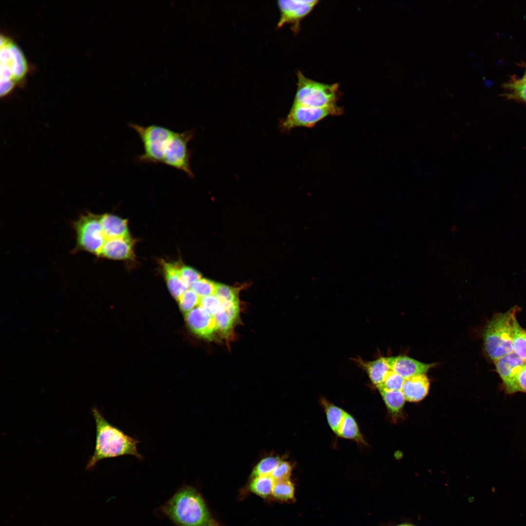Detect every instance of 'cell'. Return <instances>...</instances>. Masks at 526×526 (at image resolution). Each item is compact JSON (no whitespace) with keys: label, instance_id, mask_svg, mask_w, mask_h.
I'll list each match as a JSON object with an SVG mask.
<instances>
[{"label":"cell","instance_id":"cell-1","mask_svg":"<svg viewBox=\"0 0 526 526\" xmlns=\"http://www.w3.org/2000/svg\"><path fill=\"white\" fill-rule=\"evenodd\" d=\"M91 413L95 421V439L93 453L87 463V470L93 469L100 461L108 458L129 455L139 461L144 459L137 449L140 442L137 438L110 423L96 406L91 408Z\"/></svg>","mask_w":526,"mask_h":526},{"label":"cell","instance_id":"cell-2","mask_svg":"<svg viewBox=\"0 0 526 526\" xmlns=\"http://www.w3.org/2000/svg\"><path fill=\"white\" fill-rule=\"evenodd\" d=\"M160 511L176 526H219L200 493L190 486L179 488Z\"/></svg>","mask_w":526,"mask_h":526},{"label":"cell","instance_id":"cell-3","mask_svg":"<svg viewBox=\"0 0 526 526\" xmlns=\"http://www.w3.org/2000/svg\"><path fill=\"white\" fill-rule=\"evenodd\" d=\"M514 306L504 313H497L486 325L483 334L484 349L493 362L513 352V338L516 314Z\"/></svg>","mask_w":526,"mask_h":526},{"label":"cell","instance_id":"cell-4","mask_svg":"<svg viewBox=\"0 0 526 526\" xmlns=\"http://www.w3.org/2000/svg\"><path fill=\"white\" fill-rule=\"evenodd\" d=\"M0 55V95L2 97L23 82L29 71V65L19 46L5 35L1 36Z\"/></svg>","mask_w":526,"mask_h":526},{"label":"cell","instance_id":"cell-5","mask_svg":"<svg viewBox=\"0 0 526 526\" xmlns=\"http://www.w3.org/2000/svg\"><path fill=\"white\" fill-rule=\"evenodd\" d=\"M128 125L137 133L143 147V152L136 157V161L141 164H162L169 142L176 132L156 124L143 126L130 122Z\"/></svg>","mask_w":526,"mask_h":526},{"label":"cell","instance_id":"cell-6","mask_svg":"<svg viewBox=\"0 0 526 526\" xmlns=\"http://www.w3.org/2000/svg\"><path fill=\"white\" fill-rule=\"evenodd\" d=\"M297 76V90L293 105L316 108L337 106L340 94L338 83L329 84L313 80L300 71H298Z\"/></svg>","mask_w":526,"mask_h":526},{"label":"cell","instance_id":"cell-7","mask_svg":"<svg viewBox=\"0 0 526 526\" xmlns=\"http://www.w3.org/2000/svg\"><path fill=\"white\" fill-rule=\"evenodd\" d=\"M76 243L75 252L85 251L98 257L105 241L99 215L87 212L73 222Z\"/></svg>","mask_w":526,"mask_h":526},{"label":"cell","instance_id":"cell-8","mask_svg":"<svg viewBox=\"0 0 526 526\" xmlns=\"http://www.w3.org/2000/svg\"><path fill=\"white\" fill-rule=\"evenodd\" d=\"M342 113V108L338 105L316 108L292 105L286 116L279 121L278 127L281 132L284 133L298 127L312 128L327 117L339 115Z\"/></svg>","mask_w":526,"mask_h":526},{"label":"cell","instance_id":"cell-9","mask_svg":"<svg viewBox=\"0 0 526 526\" xmlns=\"http://www.w3.org/2000/svg\"><path fill=\"white\" fill-rule=\"evenodd\" d=\"M194 136V130L175 132L169 143L162 164L183 171L190 178H193L190 165L191 152L188 145Z\"/></svg>","mask_w":526,"mask_h":526},{"label":"cell","instance_id":"cell-10","mask_svg":"<svg viewBox=\"0 0 526 526\" xmlns=\"http://www.w3.org/2000/svg\"><path fill=\"white\" fill-rule=\"evenodd\" d=\"M277 2L280 12L277 27L290 24L292 31L297 34L300 31L301 21L312 11L319 1L279 0Z\"/></svg>","mask_w":526,"mask_h":526},{"label":"cell","instance_id":"cell-11","mask_svg":"<svg viewBox=\"0 0 526 526\" xmlns=\"http://www.w3.org/2000/svg\"><path fill=\"white\" fill-rule=\"evenodd\" d=\"M494 363L506 393L515 394L516 379L525 364V361L512 352L497 359Z\"/></svg>","mask_w":526,"mask_h":526},{"label":"cell","instance_id":"cell-12","mask_svg":"<svg viewBox=\"0 0 526 526\" xmlns=\"http://www.w3.org/2000/svg\"><path fill=\"white\" fill-rule=\"evenodd\" d=\"M186 320L192 332L204 338H212L218 331L214 317L200 306L186 314Z\"/></svg>","mask_w":526,"mask_h":526},{"label":"cell","instance_id":"cell-13","mask_svg":"<svg viewBox=\"0 0 526 526\" xmlns=\"http://www.w3.org/2000/svg\"><path fill=\"white\" fill-rule=\"evenodd\" d=\"M134 241L129 237L107 239L98 257L117 260H129L134 258Z\"/></svg>","mask_w":526,"mask_h":526},{"label":"cell","instance_id":"cell-14","mask_svg":"<svg viewBox=\"0 0 526 526\" xmlns=\"http://www.w3.org/2000/svg\"><path fill=\"white\" fill-rule=\"evenodd\" d=\"M391 369L405 379L425 374L435 365V363H425L406 356L387 357Z\"/></svg>","mask_w":526,"mask_h":526},{"label":"cell","instance_id":"cell-15","mask_svg":"<svg viewBox=\"0 0 526 526\" xmlns=\"http://www.w3.org/2000/svg\"><path fill=\"white\" fill-rule=\"evenodd\" d=\"M161 264L168 289L172 296L178 300L189 287L181 277L180 264L162 260Z\"/></svg>","mask_w":526,"mask_h":526},{"label":"cell","instance_id":"cell-16","mask_svg":"<svg viewBox=\"0 0 526 526\" xmlns=\"http://www.w3.org/2000/svg\"><path fill=\"white\" fill-rule=\"evenodd\" d=\"M429 386V380L426 374H420L405 379L401 392L407 401L418 402L428 394Z\"/></svg>","mask_w":526,"mask_h":526},{"label":"cell","instance_id":"cell-17","mask_svg":"<svg viewBox=\"0 0 526 526\" xmlns=\"http://www.w3.org/2000/svg\"><path fill=\"white\" fill-rule=\"evenodd\" d=\"M99 221L106 239L130 236L126 219L111 213L99 215Z\"/></svg>","mask_w":526,"mask_h":526},{"label":"cell","instance_id":"cell-18","mask_svg":"<svg viewBox=\"0 0 526 526\" xmlns=\"http://www.w3.org/2000/svg\"><path fill=\"white\" fill-rule=\"evenodd\" d=\"M361 364L372 382L377 388L391 370L387 357H381L371 361H362Z\"/></svg>","mask_w":526,"mask_h":526},{"label":"cell","instance_id":"cell-19","mask_svg":"<svg viewBox=\"0 0 526 526\" xmlns=\"http://www.w3.org/2000/svg\"><path fill=\"white\" fill-rule=\"evenodd\" d=\"M386 407L393 414L399 413L404 406L405 398L401 391L379 390Z\"/></svg>","mask_w":526,"mask_h":526},{"label":"cell","instance_id":"cell-20","mask_svg":"<svg viewBox=\"0 0 526 526\" xmlns=\"http://www.w3.org/2000/svg\"><path fill=\"white\" fill-rule=\"evenodd\" d=\"M275 480L270 475L254 477L250 484V490L262 497H266L272 494Z\"/></svg>","mask_w":526,"mask_h":526},{"label":"cell","instance_id":"cell-21","mask_svg":"<svg viewBox=\"0 0 526 526\" xmlns=\"http://www.w3.org/2000/svg\"><path fill=\"white\" fill-rule=\"evenodd\" d=\"M338 435L343 438L355 440L358 442H364L356 421L347 413L345 414Z\"/></svg>","mask_w":526,"mask_h":526},{"label":"cell","instance_id":"cell-22","mask_svg":"<svg viewBox=\"0 0 526 526\" xmlns=\"http://www.w3.org/2000/svg\"><path fill=\"white\" fill-rule=\"evenodd\" d=\"M328 423L333 432L338 435L346 412L326 401H323Z\"/></svg>","mask_w":526,"mask_h":526},{"label":"cell","instance_id":"cell-23","mask_svg":"<svg viewBox=\"0 0 526 526\" xmlns=\"http://www.w3.org/2000/svg\"><path fill=\"white\" fill-rule=\"evenodd\" d=\"M512 345L513 352L526 361V330L517 320L514 326Z\"/></svg>","mask_w":526,"mask_h":526},{"label":"cell","instance_id":"cell-24","mask_svg":"<svg viewBox=\"0 0 526 526\" xmlns=\"http://www.w3.org/2000/svg\"><path fill=\"white\" fill-rule=\"evenodd\" d=\"M294 485L288 479L275 481L272 494L278 500L287 501L294 499Z\"/></svg>","mask_w":526,"mask_h":526},{"label":"cell","instance_id":"cell-25","mask_svg":"<svg viewBox=\"0 0 526 526\" xmlns=\"http://www.w3.org/2000/svg\"><path fill=\"white\" fill-rule=\"evenodd\" d=\"M280 460L278 457L269 456L261 460L254 468L251 476L270 475L274 469L279 464Z\"/></svg>","mask_w":526,"mask_h":526},{"label":"cell","instance_id":"cell-26","mask_svg":"<svg viewBox=\"0 0 526 526\" xmlns=\"http://www.w3.org/2000/svg\"><path fill=\"white\" fill-rule=\"evenodd\" d=\"M201 297L191 289L186 290L178 300L180 309L186 314L199 306Z\"/></svg>","mask_w":526,"mask_h":526},{"label":"cell","instance_id":"cell-27","mask_svg":"<svg viewBox=\"0 0 526 526\" xmlns=\"http://www.w3.org/2000/svg\"><path fill=\"white\" fill-rule=\"evenodd\" d=\"M217 283L206 278H201L190 286L201 298L214 295Z\"/></svg>","mask_w":526,"mask_h":526},{"label":"cell","instance_id":"cell-28","mask_svg":"<svg viewBox=\"0 0 526 526\" xmlns=\"http://www.w3.org/2000/svg\"><path fill=\"white\" fill-rule=\"evenodd\" d=\"M405 379L392 369L377 388L379 390L401 391Z\"/></svg>","mask_w":526,"mask_h":526},{"label":"cell","instance_id":"cell-29","mask_svg":"<svg viewBox=\"0 0 526 526\" xmlns=\"http://www.w3.org/2000/svg\"><path fill=\"white\" fill-rule=\"evenodd\" d=\"M214 317L216 321L218 331L221 332L225 337L228 336L235 322L230 319L222 307Z\"/></svg>","mask_w":526,"mask_h":526},{"label":"cell","instance_id":"cell-30","mask_svg":"<svg viewBox=\"0 0 526 526\" xmlns=\"http://www.w3.org/2000/svg\"><path fill=\"white\" fill-rule=\"evenodd\" d=\"M509 90V95L526 102V77L514 80L506 85Z\"/></svg>","mask_w":526,"mask_h":526},{"label":"cell","instance_id":"cell-31","mask_svg":"<svg viewBox=\"0 0 526 526\" xmlns=\"http://www.w3.org/2000/svg\"><path fill=\"white\" fill-rule=\"evenodd\" d=\"M214 295L220 300L238 301L237 291L225 284L217 283Z\"/></svg>","mask_w":526,"mask_h":526},{"label":"cell","instance_id":"cell-32","mask_svg":"<svg viewBox=\"0 0 526 526\" xmlns=\"http://www.w3.org/2000/svg\"><path fill=\"white\" fill-rule=\"evenodd\" d=\"M199 306L213 316H214L222 307L220 300L215 295L201 298Z\"/></svg>","mask_w":526,"mask_h":526},{"label":"cell","instance_id":"cell-33","mask_svg":"<svg viewBox=\"0 0 526 526\" xmlns=\"http://www.w3.org/2000/svg\"><path fill=\"white\" fill-rule=\"evenodd\" d=\"M180 273L183 281L190 287L191 284L202 278L201 274L193 268L186 265H180Z\"/></svg>","mask_w":526,"mask_h":526},{"label":"cell","instance_id":"cell-34","mask_svg":"<svg viewBox=\"0 0 526 526\" xmlns=\"http://www.w3.org/2000/svg\"><path fill=\"white\" fill-rule=\"evenodd\" d=\"M291 472L292 467L290 464L287 462L281 461L270 475L277 481L289 479Z\"/></svg>","mask_w":526,"mask_h":526},{"label":"cell","instance_id":"cell-35","mask_svg":"<svg viewBox=\"0 0 526 526\" xmlns=\"http://www.w3.org/2000/svg\"><path fill=\"white\" fill-rule=\"evenodd\" d=\"M523 392L526 394V364L519 373L515 381V393Z\"/></svg>","mask_w":526,"mask_h":526},{"label":"cell","instance_id":"cell-36","mask_svg":"<svg viewBox=\"0 0 526 526\" xmlns=\"http://www.w3.org/2000/svg\"><path fill=\"white\" fill-rule=\"evenodd\" d=\"M397 526H412L411 525H410V524H402V525H400Z\"/></svg>","mask_w":526,"mask_h":526},{"label":"cell","instance_id":"cell-37","mask_svg":"<svg viewBox=\"0 0 526 526\" xmlns=\"http://www.w3.org/2000/svg\"><path fill=\"white\" fill-rule=\"evenodd\" d=\"M525 76V77H526V73H525V76Z\"/></svg>","mask_w":526,"mask_h":526},{"label":"cell","instance_id":"cell-38","mask_svg":"<svg viewBox=\"0 0 526 526\" xmlns=\"http://www.w3.org/2000/svg\"><path fill=\"white\" fill-rule=\"evenodd\" d=\"M525 363H526V361H525Z\"/></svg>","mask_w":526,"mask_h":526}]
</instances>
